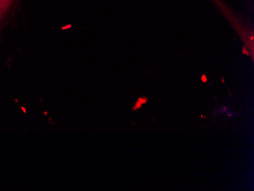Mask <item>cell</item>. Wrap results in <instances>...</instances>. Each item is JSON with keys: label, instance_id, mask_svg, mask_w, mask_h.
<instances>
[{"label": "cell", "instance_id": "1", "mask_svg": "<svg viewBox=\"0 0 254 191\" xmlns=\"http://www.w3.org/2000/svg\"><path fill=\"white\" fill-rule=\"evenodd\" d=\"M15 0H0V23L6 16Z\"/></svg>", "mask_w": 254, "mask_h": 191}]
</instances>
